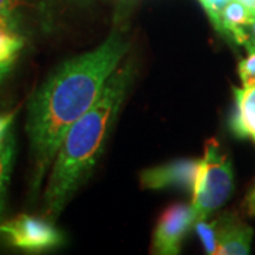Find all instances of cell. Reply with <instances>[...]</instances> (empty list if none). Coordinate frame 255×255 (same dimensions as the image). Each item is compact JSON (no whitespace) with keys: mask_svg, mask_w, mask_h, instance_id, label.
I'll return each mask as SVG.
<instances>
[{"mask_svg":"<svg viewBox=\"0 0 255 255\" xmlns=\"http://www.w3.org/2000/svg\"><path fill=\"white\" fill-rule=\"evenodd\" d=\"M36 0H0V10H7L17 14V10L24 6L34 4Z\"/></svg>","mask_w":255,"mask_h":255,"instance_id":"cell-15","label":"cell"},{"mask_svg":"<svg viewBox=\"0 0 255 255\" xmlns=\"http://www.w3.org/2000/svg\"><path fill=\"white\" fill-rule=\"evenodd\" d=\"M14 157V137L9 132L0 139V216L4 207V199L7 193V184L10 180L11 166Z\"/></svg>","mask_w":255,"mask_h":255,"instance_id":"cell-10","label":"cell"},{"mask_svg":"<svg viewBox=\"0 0 255 255\" xmlns=\"http://www.w3.org/2000/svg\"><path fill=\"white\" fill-rule=\"evenodd\" d=\"M253 14L237 0H230L220 14V33L230 37L238 46H246L250 41V26L254 21Z\"/></svg>","mask_w":255,"mask_h":255,"instance_id":"cell-9","label":"cell"},{"mask_svg":"<svg viewBox=\"0 0 255 255\" xmlns=\"http://www.w3.org/2000/svg\"><path fill=\"white\" fill-rule=\"evenodd\" d=\"M128 48L124 33L112 31L97 48L61 64L34 92L26 125L34 193L54 162L68 129L100 98Z\"/></svg>","mask_w":255,"mask_h":255,"instance_id":"cell-1","label":"cell"},{"mask_svg":"<svg viewBox=\"0 0 255 255\" xmlns=\"http://www.w3.org/2000/svg\"><path fill=\"white\" fill-rule=\"evenodd\" d=\"M237 1H240L241 4H244L253 14H255V0H237Z\"/></svg>","mask_w":255,"mask_h":255,"instance_id":"cell-19","label":"cell"},{"mask_svg":"<svg viewBox=\"0 0 255 255\" xmlns=\"http://www.w3.org/2000/svg\"><path fill=\"white\" fill-rule=\"evenodd\" d=\"M247 57L238 63V75L243 82V87L255 84V44L247 43Z\"/></svg>","mask_w":255,"mask_h":255,"instance_id":"cell-12","label":"cell"},{"mask_svg":"<svg viewBox=\"0 0 255 255\" xmlns=\"http://www.w3.org/2000/svg\"><path fill=\"white\" fill-rule=\"evenodd\" d=\"M193 207L187 204H173L164 210L157 221L152 240V253L176 255L180 253L182 241L194 227Z\"/></svg>","mask_w":255,"mask_h":255,"instance_id":"cell-5","label":"cell"},{"mask_svg":"<svg viewBox=\"0 0 255 255\" xmlns=\"http://www.w3.org/2000/svg\"><path fill=\"white\" fill-rule=\"evenodd\" d=\"M250 43H253V44H255V18L254 21H253V24L250 26Z\"/></svg>","mask_w":255,"mask_h":255,"instance_id":"cell-20","label":"cell"},{"mask_svg":"<svg viewBox=\"0 0 255 255\" xmlns=\"http://www.w3.org/2000/svg\"><path fill=\"white\" fill-rule=\"evenodd\" d=\"M214 220L217 226L216 255H247L251 253L253 228L234 214H223Z\"/></svg>","mask_w":255,"mask_h":255,"instance_id":"cell-7","label":"cell"},{"mask_svg":"<svg viewBox=\"0 0 255 255\" xmlns=\"http://www.w3.org/2000/svg\"><path fill=\"white\" fill-rule=\"evenodd\" d=\"M234 190L233 163L223 152L219 140L211 137L204 145V156L199 163V172L193 190L191 207L196 221L210 216L231 197Z\"/></svg>","mask_w":255,"mask_h":255,"instance_id":"cell-3","label":"cell"},{"mask_svg":"<svg viewBox=\"0 0 255 255\" xmlns=\"http://www.w3.org/2000/svg\"><path fill=\"white\" fill-rule=\"evenodd\" d=\"M199 163L200 160L183 159L146 169L140 174V186L142 189L147 190L177 187L193 193L199 172Z\"/></svg>","mask_w":255,"mask_h":255,"instance_id":"cell-6","label":"cell"},{"mask_svg":"<svg viewBox=\"0 0 255 255\" xmlns=\"http://www.w3.org/2000/svg\"><path fill=\"white\" fill-rule=\"evenodd\" d=\"M0 234L10 244L24 251L53 250L63 243V234L50 223V220L20 214L14 219L0 223Z\"/></svg>","mask_w":255,"mask_h":255,"instance_id":"cell-4","label":"cell"},{"mask_svg":"<svg viewBox=\"0 0 255 255\" xmlns=\"http://www.w3.org/2000/svg\"><path fill=\"white\" fill-rule=\"evenodd\" d=\"M230 0H200L201 6L204 7L207 16L211 20L214 28L220 33V27H221V23H220V14H221V10L226 7Z\"/></svg>","mask_w":255,"mask_h":255,"instance_id":"cell-14","label":"cell"},{"mask_svg":"<svg viewBox=\"0 0 255 255\" xmlns=\"http://www.w3.org/2000/svg\"><path fill=\"white\" fill-rule=\"evenodd\" d=\"M14 112H9V114H4V115H0V139L3 136H6L10 132V128L13 124V119H14Z\"/></svg>","mask_w":255,"mask_h":255,"instance_id":"cell-16","label":"cell"},{"mask_svg":"<svg viewBox=\"0 0 255 255\" xmlns=\"http://www.w3.org/2000/svg\"><path fill=\"white\" fill-rule=\"evenodd\" d=\"M13 65H14V58H10L7 61H3L0 63V84L3 82V80L9 75V73L13 70Z\"/></svg>","mask_w":255,"mask_h":255,"instance_id":"cell-17","label":"cell"},{"mask_svg":"<svg viewBox=\"0 0 255 255\" xmlns=\"http://www.w3.org/2000/svg\"><path fill=\"white\" fill-rule=\"evenodd\" d=\"M244 206H246L247 213H248V214L255 216V186H254V189L251 190V193H250V194L246 197Z\"/></svg>","mask_w":255,"mask_h":255,"instance_id":"cell-18","label":"cell"},{"mask_svg":"<svg viewBox=\"0 0 255 255\" xmlns=\"http://www.w3.org/2000/svg\"><path fill=\"white\" fill-rule=\"evenodd\" d=\"M234 107L230 117V129L240 139L251 137L255 142V84L233 88Z\"/></svg>","mask_w":255,"mask_h":255,"instance_id":"cell-8","label":"cell"},{"mask_svg":"<svg viewBox=\"0 0 255 255\" xmlns=\"http://www.w3.org/2000/svg\"><path fill=\"white\" fill-rule=\"evenodd\" d=\"M18 23H20V18L16 13L7 11V10H0V40L21 37Z\"/></svg>","mask_w":255,"mask_h":255,"instance_id":"cell-13","label":"cell"},{"mask_svg":"<svg viewBox=\"0 0 255 255\" xmlns=\"http://www.w3.org/2000/svg\"><path fill=\"white\" fill-rule=\"evenodd\" d=\"M194 230L197 237L200 238L201 244L204 247L206 253L210 255H216L217 253V226H216V220L213 219L211 221L200 220L194 223Z\"/></svg>","mask_w":255,"mask_h":255,"instance_id":"cell-11","label":"cell"},{"mask_svg":"<svg viewBox=\"0 0 255 255\" xmlns=\"http://www.w3.org/2000/svg\"><path fill=\"white\" fill-rule=\"evenodd\" d=\"M133 78L132 60L108 78L100 98L68 129L51 164L44 190V214L57 219L75 191L91 174L114 128Z\"/></svg>","mask_w":255,"mask_h":255,"instance_id":"cell-2","label":"cell"}]
</instances>
